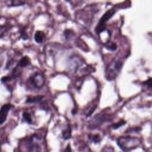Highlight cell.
<instances>
[{
  "instance_id": "1",
  "label": "cell",
  "mask_w": 152,
  "mask_h": 152,
  "mask_svg": "<svg viewBox=\"0 0 152 152\" xmlns=\"http://www.w3.org/2000/svg\"><path fill=\"white\" fill-rule=\"evenodd\" d=\"M117 143L120 148L125 151H128L134 150L141 144V141L139 138L136 137L126 136L120 137L117 140Z\"/></svg>"
},
{
  "instance_id": "2",
  "label": "cell",
  "mask_w": 152,
  "mask_h": 152,
  "mask_svg": "<svg viewBox=\"0 0 152 152\" xmlns=\"http://www.w3.org/2000/svg\"><path fill=\"white\" fill-rule=\"evenodd\" d=\"M27 83L31 88L40 89L44 86L45 83V78L42 74L36 72L28 78Z\"/></svg>"
},
{
  "instance_id": "3",
  "label": "cell",
  "mask_w": 152,
  "mask_h": 152,
  "mask_svg": "<svg viewBox=\"0 0 152 152\" xmlns=\"http://www.w3.org/2000/svg\"><path fill=\"white\" fill-rule=\"evenodd\" d=\"M115 12V10L113 9L110 10L109 11H107L103 16L102 17L100 18L98 25L96 26V31L99 33L100 32H101L103 28H104V25L106 21H107V20L113 14V13Z\"/></svg>"
},
{
  "instance_id": "4",
  "label": "cell",
  "mask_w": 152,
  "mask_h": 152,
  "mask_svg": "<svg viewBox=\"0 0 152 152\" xmlns=\"http://www.w3.org/2000/svg\"><path fill=\"white\" fill-rule=\"evenodd\" d=\"M12 107L11 103H5L0 108V125L3 124L7 120L8 114Z\"/></svg>"
},
{
  "instance_id": "5",
  "label": "cell",
  "mask_w": 152,
  "mask_h": 152,
  "mask_svg": "<svg viewBox=\"0 0 152 152\" xmlns=\"http://www.w3.org/2000/svg\"><path fill=\"white\" fill-rule=\"evenodd\" d=\"M122 62L121 61L119 60L115 61L109 67V70L107 71L109 73L108 76H109L110 77H113V76L115 75L120 70L121 68L122 67Z\"/></svg>"
},
{
  "instance_id": "6",
  "label": "cell",
  "mask_w": 152,
  "mask_h": 152,
  "mask_svg": "<svg viewBox=\"0 0 152 152\" xmlns=\"http://www.w3.org/2000/svg\"><path fill=\"white\" fill-rule=\"evenodd\" d=\"M34 40L38 43H41L44 42L46 38V35L45 33L41 30H37L36 31L34 35Z\"/></svg>"
},
{
  "instance_id": "7",
  "label": "cell",
  "mask_w": 152,
  "mask_h": 152,
  "mask_svg": "<svg viewBox=\"0 0 152 152\" xmlns=\"http://www.w3.org/2000/svg\"><path fill=\"white\" fill-rule=\"evenodd\" d=\"M30 63H31V61H30V58L27 56H24L20 58V59L18 62L17 65L20 68H24L29 65Z\"/></svg>"
},
{
  "instance_id": "8",
  "label": "cell",
  "mask_w": 152,
  "mask_h": 152,
  "mask_svg": "<svg viewBox=\"0 0 152 152\" xmlns=\"http://www.w3.org/2000/svg\"><path fill=\"white\" fill-rule=\"evenodd\" d=\"M43 96L38 95L36 96H28L26 99V103H38L40 102L43 99Z\"/></svg>"
},
{
  "instance_id": "9",
  "label": "cell",
  "mask_w": 152,
  "mask_h": 152,
  "mask_svg": "<svg viewBox=\"0 0 152 152\" xmlns=\"http://www.w3.org/2000/svg\"><path fill=\"white\" fill-rule=\"evenodd\" d=\"M23 117L24 119V120L28 124H31L33 121V118H32V115L31 113L27 110H25L23 113Z\"/></svg>"
},
{
  "instance_id": "10",
  "label": "cell",
  "mask_w": 152,
  "mask_h": 152,
  "mask_svg": "<svg viewBox=\"0 0 152 152\" xmlns=\"http://www.w3.org/2000/svg\"><path fill=\"white\" fill-rule=\"evenodd\" d=\"M71 129L69 125L62 131V137L65 140H68L71 137Z\"/></svg>"
},
{
  "instance_id": "11",
  "label": "cell",
  "mask_w": 152,
  "mask_h": 152,
  "mask_svg": "<svg viewBox=\"0 0 152 152\" xmlns=\"http://www.w3.org/2000/svg\"><path fill=\"white\" fill-rule=\"evenodd\" d=\"M90 138L91 140L92 141H93L95 143H97L100 141V137L99 135H97V134L90 136Z\"/></svg>"
},
{
  "instance_id": "12",
  "label": "cell",
  "mask_w": 152,
  "mask_h": 152,
  "mask_svg": "<svg viewBox=\"0 0 152 152\" xmlns=\"http://www.w3.org/2000/svg\"><path fill=\"white\" fill-rule=\"evenodd\" d=\"M25 4V2H22L20 1H11V6H18V5H23Z\"/></svg>"
},
{
  "instance_id": "13",
  "label": "cell",
  "mask_w": 152,
  "mask_h": 152,
  "mask_svg": "<svg viewBox=\"0 0 152 152\" xmlns=\"http://www.w3.org/2000/svg\"><path fill=\"white\" fill-rule=\"evenodd\" d=\"M101 152H114V149L111 146H105Z\"/></svg>"
},
{
  "instance_id": "14",
  "label": "cell",
  "mask_w": 152,
  "mask_h": 152,
  "mask_svg": "<svg viewBox=\"0 0 152 152\" xmlns=\"http://www.w3.org/2000/svg\"><path fill=\"white\" fill-rule=\"evenodd\" d=\"M124 123H125L124 121H121L119 123H118L117 124L113 125V128L114 129H116V128H118V127H120L121 126H122L123 124H124Z\"/></svg>"
},
{
  "instance_id": "15",
  "label": "cell",
  "mask_w": 152,
  "mask_h": 152,
  "mask_svg": "<svg viewBox=\"0 0 152 152\" xmlns=\"http://www.w3.org/2000/svg\"><path fill=\"white\" fill-rule=\"evenodd\" d=\"M64 152H71V147L70 144H68L66 148H65Z\"/></svg>"
},
{
  "instance_id": "16",
  "label": "cell",
  "mask_w": 152,
  "mask_h": 152,
  "mask_svg": "<svg viewBox=\"0 0 152 152\" xmlns=\"http://www.w3.org/2000/svg\"><path fill=\"white\" fill-rule=\"evenodd\" d=\"M147 85L148 86V87H152V78H150L149 79L147 82Z\"/></svg>"
},
{
  "instance_id": "17",
  "label": "cell",
  "mask_w": 152,
  "mask_h": 152,
  "mask_svg": "<svg viewBox=\"0 0 152 152\" xmlns=\"http://www.w3.org/2000/svg\"><path fill=\"white\" fill-rule=\"evenodd\" d=\"M2 61H3V58H2V56H1V55L0 54V65H1Z\"/></svg>"
},
{
  "instance_id": "18",
  "label": "cell",
  "mask_w": 152,
  "mask_h": 152,
  "mask_svg": "<svg viewBox=\"0 0 152 152\" xmlns=\"http://www.w3.org/2000/svg\"><path fill=\"white\" fill-rule=\"evenodd\" d=\"M0 152H1V148H0Z\"/></svg>"
}]
</instances>
